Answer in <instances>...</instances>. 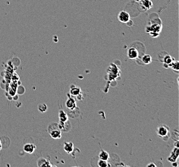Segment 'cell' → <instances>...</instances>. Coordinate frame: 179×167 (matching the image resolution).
Returning <instances> with one entry per match:
<instances>
[{
  "label": "cell",
  "mask_w": 179,
  "mask_h": 167,
  "mask_svg": "<svg viewBox=\"0 0 179 167\" xmlns=\"http://www.w3.org/2000/svg\"><path fill=\"white\" fill-rule=\"evenodd\" d=\"M48 132L53 139H60L62 136V131L59 124L57 123H52L48 127Z\"/></svg>",
  "instance_id": "6da1fadb"
},
{
  "label": "cell",
  "mask_w": 179,
  "mask_h": 167,
  "mask_svg": "<svg viewBox=\"0 0 179 167\" xmlns=\"http://www.w3.org/2000/svg\"><path fill=\"white\" fill-rule=\"evenodd\" d=\"M161 30L162 25L160 23L152 24L151 26H147L146 29V32L148 33L151 37H154V38H156V37L159 36V33Z\"/></svg>",
  "instance_id": "7a4b0ae2"
},
{
  "label": "cell",
  "mask_w": 179,
  "mask_h": 167,
  "mask_svg": "<svg viewBox=\"0 0 179 167\" xmlns=\"http://www.w3.org/2000/svg\"><path fill=\"white\" fill-rule=\"evenodd\" d=\"M169 132H170V129L168 127L167 125H160L157 128V134L159 137L162 138L163 139H165V138H167L168 139V135H169Z\"/></svg>",
  "instance_id": "3957f363"
},
{
  "label": "cell",
  "mask_w": 179,
  "mask_h": 167,
  "mask_svg": "<svg viewBox=\"0 0 179 167\" xmlns=\"http://www.w3.org/2000/svg\"><path fill=\"white\" fill-rule=\"evenodd\" d=\"M117 18L120 23L126 24L130 19V15L128 12L122 11L119 13Z\"/></svg>",
  "instance_id": "277c9868"
},
{
  "label": "cell",
  "mask_w": 179,
  "mask_h": 167,
  "mask_svg": "<svg viewBox=\"0 0 179 167\" xmlns=\"http://www.w3.org/2000/svg\"><path fill=\"white\" fill-rule=\"evenodd\" d=\"M65 105H66L67 108L69 111L74 110L75 108H77L76 101L73 98L70 97L69 95H68V98L67 99L66 103H65Z\"/></svg>",
  "instance_id": "5b68a950"
},
{
  "label": "cell",
  "mask_w": 179,
  "mask_h": 167,
  "mask_svg": "<svg viewBox=\"0 0 179 167\" xmlns=\"http://www.w3.org/2000/svg\"><path fill=\"white\" fill-rule=\"evenodd\" d=\"M139 52L135 47H131L128 49L127 55L130 59H136L139 57Z\"/></svg>",
  "instance_id": "8992f818"
},
{
  "label": "cell",
  "mask_w": 179,
  "mask_h": 167,
  "mask_svg": "<svg viewBox=\"0 0 179 167\" xmlns=\"http://www.w3.org/2000/svg\"><path fill=\"white\" fill-rule=\"evenodd\" d=\"M178 156V147H175L171 152L170 156L168 157V160L171 163L176 162Z\"/></svg>",
  "instance_id": "52a82bcc"
},
{
  "label": "cell",
  "mask_w": 179,
  "mask_h": 167,
  "mask_svg": "<svg viewBox=\"0 0 179 167\" xmlns=\"http://www.w3.org/2000/svg\"><path fill=\"white\" fill-rule=\"evenodd\" d=\"M36 149V146L33 144H26L23 146V151L28 154H32Z\"/></svg>",
  "instance_id": "ba28073f"
},
{
  "label": "cell",
  "mask_w": 179,
  "mask_h": 167,
  "mask_svg": "<svg viewBox=\"0 0 179 167\" xmlns=\"http://www.w3.org/2000/svg\"><path fill=\"white\" fill-rule=\"evenodd\" d=\"M140 5L145 11H147L153 7V4L151 0H142L140 1Z\"/></svg>",
  "instance_id": "9c48e42d"
},
{
  "label": "cell",
  "mask_w": 179,
  "mask_h": 167,
  "mask_svg": "<svg viewBox=\"0 0 179 167\" xmlns=\"http://www.w3.org/2000/svg\"><path fill=\"white\" fill-rule=\"evenodd\" d=\"M37 166L41 167V166H52L53 165L51 164L50 162L49 161V160H47L44 158H39L38 160H37Z\"/></svg>",
  "instance_id": "30bf717a"
},
{
  "label": "cell",
  "mask_w": 179,
  "mask_h": 167,
  "mask_svg": "<svg viewBox=\"0 0 179 167\" xmlns=\"http://www.w3.org/2000/svg\"><path fill=\"white\" fill-rule=\"evenodd\" d=\"M70 93L72 96L79 97L81 95L82 91H81V88L79 87L72 86V87L70 88Z\"/></svg>",
  "instance_id": "8fae6325"
},
{
  "label": "cell",
  "mask_w": 179,
  "mask_h": 167,
  "mask_svg": "<svg viewBox=\"0 0 179 167\" xmlns=\"http://www.w3.org/2000/svg\"><path fill=\"white\" fill-rule=\"evenodd\" d=\"M74 144L72 142H66L64 144V150L67 154H70L74 151Z\"/></svg>",
  "instance_id": "7c38bea8"
},
{
  "label": "cell",
  "mask_w": 179,
  "mask_h": 167,
  "mask_svg": "<svg viewBox=\"0 0 179 167\" xmlns=\"http://www.w3.org/2000/svg\"><path fill=\"white\" fill-rule=\"evenodd\" d=\"M59 127L61 130L64 132H68L71 129V124L69 121H67L64 123H59Z\"/></svg>",
  "instance_id": "4fadbf2b"
},
{
  "label": "cell",
  "mask_w": 179,
  "mask_h": 167,
  "mask_svg": "<svg viewBox=\"0 0 179 167\" xmlns=\"http://www.w3.org/2000/svg\"><path fill=\"white\" fill-rule=\"evenodd\" d=\"M59 123H64L68 121V116L63 110H60L59 112Z\"/></svg>",
  "instance_id": "5bb4252c"
},
{
  "label": "cell",
  "mask_w": 179,
  "mask_h": 167,
  "mask_svg": "<svg viewBox=\"0 0 179 167\" xmlns=\"http://www.w3.org/2000/svg\"><path fill=\"white\" fill-rule=\"evenodd\" d=\"M175 61V59L174 58L172 57L170 55H166L165 56L163 60V63H164V65H167V67H170V66L171 65V64L173 63Z\"/></svg>",
  "instance_id": "9a60e30c"
},
{
  "label": "cell",
  "mask_w": 179,
  "mask_h": 167,
  "mask_svg": "<svg viewBox=\"0 0 179 167\" xmlns=\"http://www.w3.org/2000/svg\"><path fill=\"white\" fill-rule=\"evenodd\" d=\"M99 158L100 159L106 160V161H108V160L110 159V155L106 151H103V150H101V151L100 152L99 154Z\"/></svg>",
  "instance_id": "2e32d148"
},
{
  "label": "cell",
  "mask_w": 179,
  "mask_h": 167,
  "mask_svg": "<svg viewBox=\"0 0 179 167\" xmlns=\"http://www.w3.org/2000/svg\"><path fill=\"white\" fill-rule=\"evenodd\" d=\"M142 62L145 64H149L152 62V58L150 55H144L141 59Z\"/></svg>",
  "instance_id": "e0dca14e"
},
{
  "label": "cell",
  "mask_w": 179,
  "mask_h": 167,
  "mask_svg": "<svg viewBox=\"0 0 179 167\" xmlns=\"http://www.w3.org/2000/svg\"><path fill=\"white\" fill-rule=\"evenodd\" d=\"M97 165L99 167H107V166H110V164H108V161H106V160H102V159H99V161L97 162Z\"/></svg>",
  "instance_id": "ac0fdd59"
},
{
  "label": "cell",
  "mask_w": 179,
  "mask_h": 167,
  "mask_svg": "<svg viewBox=\"0 0 179 167\" xmlns=\"http://www.w3.org/2000/svg\"><path fill=\"white\" fill-rule=\"evenodd\" d=\"M37 109H38V111L39 112L43 113V112H45L47 111L48 107L45 104H40L37 106Z\"/></svg>",
  "instance_id": "d6986e66"
},
{
  "label": "cell",
  "mask_w": 179,
  "mask_h": 167,
  "mask_svg": "<svg viewBox=\"0 0 179 167\" xmlns=\"http://www.w3.org/2000/svg\"><path fill=\"white\" fill-rule=\"evenodd\" d=\"M170 68H172L174 71H176L177 72H178V71L179 70L178 68V61H174V62L171 64V65L170 66Z\"/></svg>",
  "instance_id": "ffe728a7"
},
{
  "label": "cell",
  "mask_w": 179,
  "mask_h": 167,
  "mask_svg": "<svg viewBox=\"0 0 179 167\" xmlns=\"http://www.w3.org/2000/svg\"><path fill=\"white\" fill-rule=\"evenodd\" d=\"M126 25H128V26H132L133 25V22L132 21V20H131V19L129 20V21L127 22L126 23Z\"/></svg>",
  "instance_id": "44dd1931"
},
{
  "label": "cell",
  "mask_w": 179,
  "mask_h": 167,
  "mask_svg": "<svg viewBox=\"0 0 179 167\" xmlns=\"http://www.w3.org/2000/svg\"><path fill=\"white\" fill-rule=\"evenodd\" d=\"M147 167H151V166H153V167H156L157 166V165L155 164V163H150V164H148L147 165Z\"/></svg>",
  "instance_id": "7402d4cb"
},
{
  "label": "cell",
  "mask_w": 179,
  "mask_h": 167,
  "mask_svg": "<svg viewBox=\"0 0 179 167\" xmlns=\"http://www.w3.org/2000/svg\"><path fill=\"white\" fill-rule=\"evenodd\" d=\"M2 148H3L2 143H1V139H0V151H1V150L2 149Z\"/></svg>",
  "instance_id": "603a6c76"
},
{
  "label": "cell",
  "mask_w": 179,
  "mask_h": 167,
  "mask_svg": "<svg viewBox=\"0 0 179 167\" xmlns=\"http://www.w3.org/2000/svg\"><path fill=\"white\" fill-rule=\"evenodd\" d=\"M137 1H138V2H140V1H142V0H136Z\"/></svg>",
  "instance_id": "cb8c5ba5"
}]
</instances>
